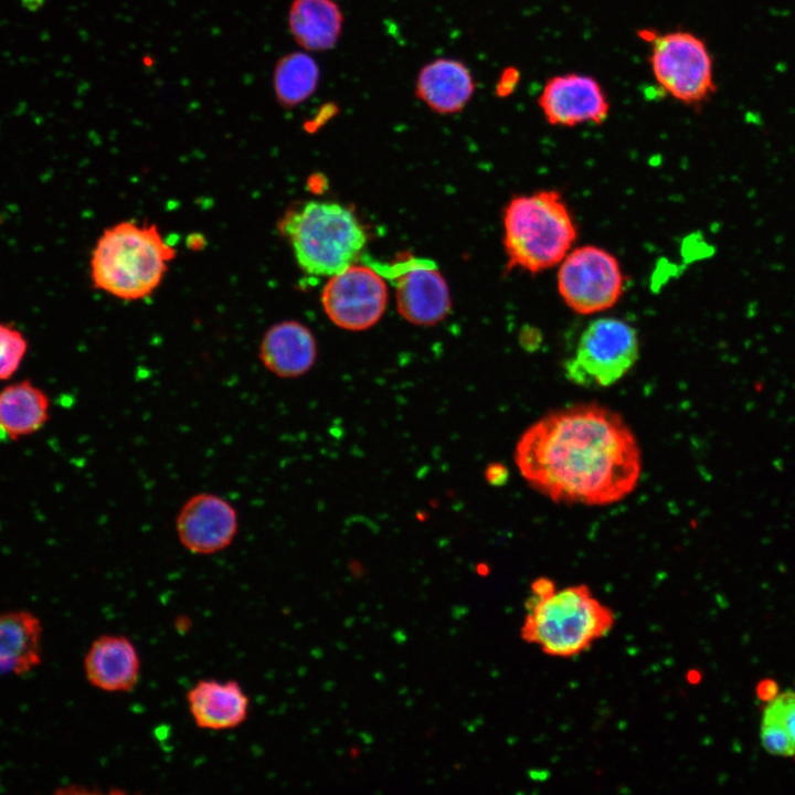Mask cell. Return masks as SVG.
I'll list each match as a JSON object with an SVG mask.
<instances>
[{
    "instance_id": "6da1fadb",
    "label": "cell",
    "mask_w": 795,
    "mask_h": 795,
    "mask_svg": "<svg viewBox=\"0 0 795 795\" xmlns=\"http://www.w3.org/2000/svg\"><path fill=\"white\" fill-rule=\"evenodd\" d=\"M515 463L531 488L554 502L604 506L636 487L638 442L615 411L595 403L554 410L520 436Z\"/></svg>"
},
{
    "instance_id": "7a4b0ae2",
    "label": "cell",
    "mask_w": 795,
    "mask_h": 795,
    "mask_svg": "<svg viewBox=\"0 0 795 795\" xmlns=\"http://www.w3.org/2000/svg\"><path fill=\"white\" fill-rule=\"evenodd\" d=\"M176 254L155 224L118 222L104 230L92 251V285L123 300L146 298L160 285Z\"/></svg>"
},
{
    "instance_id": "3957f363",
    "label": "cell",
    "mask_w": 795,
    "mask_h": 795,
    "mask_svg": "<svg viewBox=\"0 0 795 795\" xmlns=\"http://www.w3.org/2000/svg\"><path fill=\"white\" fill-rule=\"evenodd\" d=\"M521 638L551 657L572 658L589 650L615 625L614 611L586 584L558 589L544 597L530 596Z\"/></svg>"
},
{
    "instance_id": "277c9868",
    "label": "cell",
    "mask_w": 795,
    "mask_h": 795,
    "mask_svg": "<svg viewBox=\"0 0 795 795\" xmlns=\"http://www.w3.org/2000/svg\"><path fill=\"white\" fill-rule=\"evenodd\" d=\"M502 221L508 267L532 274L559 265L577 235L571 211L555 190L513 197Z\"/></svg>"
},
{
    "instance_id": "5b68a950",
    "label": "cell",
    "mask_w": 795,
    "mask_h": 795,
    "mask_svg": "<svg viewBox=\"0 0 795 795\" xmlns=\"http://www.w3.org/2000/svg\"><path fill=\"white\" fill-rule=\"evenodd\" d=\"M280 229L300 268L315 276L340 273L354 263L367 242L356 215L333 202H306L285 215Z\"/></svg>"
},
{
    "instance_id": "8992f818",
    "label": "cell",
    "mask_w": 795,
    "mask_h": 795,
    "mask_svg": "<svg viewBox=\"0 0 795 795\" xmlns=\"http://www.w3.org/2000/svg\"><path fill=\"white\" fill-rule=\"evenodd\" d=\"M638 36L649 43L650 71L666 94L691 107L711 98L717 88L713 59L702 38L682 29L666 32L643 29Z\"/></svg>"
},
{
    "instance_id": "52a82bcc",
    "label": "cell",
    "mask_w": 795,
    "mask_h": 795,
    "mask_svg": "<svg viewBox=\"0 0 795 795\" xmlns=\"http://www.w3.org/2000/svg\"><path fill=\"white\" fill-rule=\"evenodd\" d=\"M638 356V336L629 324L600 318L582 332L573 357L564 363V375L580 386L607 388L633 368Z\"/></svg>"
},
{
    "instance_id": "ba28073f",
    "label": "cell",
    "mask_w": 795,
    "mask_h": 795,
    "mask_svg": "<svg viewBox=\"0 0 795 795\" xmlns=\"http://www.w3.org/2000/svg\"><path fill=\"white\" fill-rule=\"evenodd\" d=\"M558 292L574 312L593 315L612 308L624 289L619 262L596 245L571 250L559 264Z\"/></svg>"
},
{
    "instance_id": "9c48e42d",
    "label": "cell",
    "mask_w": 795,
    "mask_h": 795,
    "mask_svg": "<svg viewBox=\"0 0 795 795\" xmlns=\"http://www.w3.org/2000/svg\"><path fill=\"white\" fill-rule=\"evenodd\" d=\"M388 301L383 276L371 266L351 264L330 276L321 293L329 319L340 328L359 331L375 325Z\"/></svg>"
},
{
    "instance_id": "30bf717a",
    "label": "cell",
    "mask_w": 795,
    "mask_h": 795,
    "mask_svg": "<svg viewBox=\"0 0 795 795\" xmlns=\"http://www.w3.org/2000/svg\"><path fill=\"white\" fill-rule=\"evenodd\" d=\"M375 269L393 282L398 311L405 320L417 326H432L448 315L449 290L432 261L407 257L385 271Z\"/></svg>"
},
{
    "instance_id": "8fae6325",
    "label": "cell",
    "mask_w": 795,
    "mask_h": 795,
    "mask_svg": "<svg viewBox=\"0 0 795 795\" xmlns=\"http://www.w3.org/2000/svg\"><path fill=\"white\" fill-rule=\"evenodd\" d=\"M538 106L547 123L558 127L601 125L611 109L602 84L591 75L575 72L547 78L538 95Z\"/></svg>"
},
{
    "instance_id": "7c38bea8",
    "label": "cell",
    "mask_w": 795,
    "mask_h": 795,
    "mask_svg": "<svg viewBox=\"0 0 795 795\" xmlns=\"http://www.w3.org/2000/svg\"><path fill=\"white\" fill-rule=\"evenodd\" d=\"M239 532L235 507L211 492L189 497L176 517V533L181 545L193 554L209 555L229 548Z\"/></svg>"
},
{
    "instance_id": "4fadbf2b",
    "label": "cell",
    "mask_w": 795,
    "mask_h": 795,
    "mask_svg": "<svg viewBox=\"0 0 795 795\" xmlns=\"http://www.w3.org/2000/svg\"><path fill=\"white\" fill-rule=\"evenodd\" d=\"M476 81L466 63L454 57H437L424 64L415 78L414 93L430 110L438 115L463 112L476 92Z\"/></svg>"
},
{
    "instance_id": "5bb4252c",
    "label": "cell",
    "mask_w": 795,
    "mask_h": 795,
    "mask_svg": "<svg viewBox=\"0 0 795 795\" xmlns=\"http://www.w3.org/2000/svg\"><path fill=\"white\" fill-rule=\"evenodd\" d=\"M141 661L135 644L125 635L96 637L84 657L87 681L105 692L131 691L140 678Z\"/></svg>"
},
{
    "instance_id": "9a60e30c",
    "label": "cell",
    "mask_w": 795,
    "mask_h": 795,
    "mask_svg": "<svg viewBox=\"0 0 795 795\" xmlns=\"http://www.w3.org/2000/svg\"><path fill=\"white\" fill-rule=\"evenodd\" d=\"M186 701L194 724L202 730L225 731L243 724L250 714V697L233 679H200Z\"/></svg>"
},
{
    "instance_id": "2e32d148",
    "label": "cell",
    "mask_w": 795,
    "mask_h": 795,
    "mask_svg": "<svg viewBox=\"0 0 795 795\" xmlns=\"http://www.w3.org/2000/svg\"><path fill=\"white\" fill-rule=\"evenodd\" d=\"M258 358L262 364L278 378H299L316 362V339L301 322L280 321L265 331L259 342Z\"/></svg>"
},
{
    "instance_id": "e0dca14e",
    "label": "cell",
    "mask_w": 795,
    "mask_h": 795,
    "mask_svg": "<svg viewBox=\"0 0 795 795\" xmlns=\"http://www.w3.org/2000/svg\"><path fill=\"white\" fill-rule=\"evenodd\" d=\"M344 15L335 0H293L287 25L295 42L306 52H326L338 44Z\"/></svg>"
},
{
    "instance_id": "ac0fdd59",
    "label": "cell",
    "mask_w": 795,
    "mask_h": 795,
    "mask_svg": "<svg viewBox=\"0 0 795 795\" xmlns=\"http://www.w3.org/2000/svg\"><path fill=\"white\" fill-rule=\"evenodd\" d=\"M50 417V400L30 380L0 391V437L17 441L41 430Z\"/></svg>"
},
{
    "instance_id": "d6986e66",
    "label": "cell",
    "mask_w": 795,
    "mask_h": 795,
    "mask_svg": "<svg viewBox=\"0 0 795 795\" xmlns=\"http://www.w3.org/2000/svg\"><path fill=\"white\" fill-rule=\"evenodd\" d=\"M42 626L26 611L0 614V675H22L41 662Z\"/></svg>"
},
{
    "instance_id": "ffe728a7",
    "label": "cell",
    "mask_w": 795,
    "mask_h": 795,
    "mask_svg": "<svg viewBox=\"0 0 795 795\" xmlns=\"http://www.w3.org/2000/svg\"><path fill=\"white\" fill-rule=\"evenodd\" d=\"M306 51L289 52L278 59L273 73L276 100L284 108H294L309 99L320 82V67Z\"/></svg>"
},
{
    "instance_id": "44dd1931",
    "label": "cell",
    "mask_w": 795,
    "mask_h": 795,
    "mask_svg": "<svg viewBox=\"0 0 795 795\" xmlns=\"http://www.w3.org/2000/svg\"><path fill=\"white\" fill-rule=\"evenodd\" d=\"M760 739L764 750L776 756H795V692L776 693L763 710Z\"/></svg>"
},
{
    "instance_id": "7402d4cb",
    "label": "cell",
    "mask_w": 795,
    "mask_h": 795,
    "mask_svg": "<svg viewBox=\"0 0 795 795\" xmlns=\"http://www.w3.org/2000/svg\"><path fill=\"white\" fill-rule=\"evenodd\" d=\"M29 349L24 333L10 322L0 321V381L11 379Z\"/></svg>"
},
{
    "instance_id": "603a6c76",
    "label": "cell",
    "mask_w": 795,
    "mask_h": 795,
    "mask_svg": "<svg viewBox=\"0 0 795 795\" xmlns=\"http://www.w3.org/2000/svg\"><path fill=\"white\" fill-rule=\"evenodd\" d=\"M520 82V71L515 66H508L502 70L496 83V94L498 97H507L511 95Z\"/></svg>"
},
{
    "instance_id": "cb8c5ba5",
    "label": "cell",
    "mask_w": 795,
    "mask_h": 795,
    "mask_svg": "<svg viewBox=\"0 0 795 795\" xmlns=\"http://www.w3.org/2000/svg\"><path fill=\"white\" fill-rule=\"evenodd\" d=\"M485 478L489 484L494 486H500L507 480L508 470L504 465L499 463H492L487 466L485 470Z\"/></svg>"
},
{
    "instance_id": "d4e9b609",
    "label": "cell",
    "mask_w": 795,
    "mask_h": 795,
    "mask_svg": "<svg viewBox=\"0 0 795 795\" xmlns=\"http://www.w3.org/2000/svg\"><path fill=\"white\" fill-rule=\"evenodd\" d=\"M531 595L536 597H544L556 590L555 583L545 576L536 579L531 585Z\"/></svg>"
}]
</instances>
